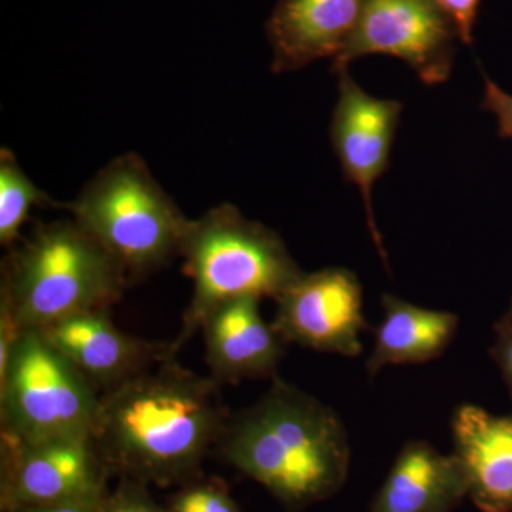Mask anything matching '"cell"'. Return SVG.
Instances as JSON below:
<instances>
[{
	"instance_id": "obj_1",
	"label": "cell",
	"mask_w": 512,
	"mask_h": 512,
	"mask_svg": "<svg viewBox=\"0 0 512 512\" xmlns=\"http://www.w3.org/2000/svg\"><path fill=\"white\" fill-rule=\"evenodd\" d=\"M220 387L168 353L101 393L92 439L111 473L160 487L201 478L231 417Z\"/></svg>"
},
{
	"instance_id": "obj_2",
	"label": "cell",
	"mask_w": 512,
	"mask_h": 512,
	"mask_svg": "<svg viewBox=\"0 0 512 512\" xmlns=\"http://www.w3.org/2000/svg\"><path fill=\"white\" fill-rule=\"evenodd\" d=\"M229 417L220 453L286 507H308L338 494L349 476L348 431L335 410L281 377Z\"/></svg>"
},
{
	"instance_id": "obj_3",
	"label": "cell",
	"mask_w": 512,
	"mask_h": 512,
	"mask_svg": "<svg viewBox=\"0 0 512 512\" xmlns=\"http://www.w3.org/2000/svg\"><path fill=\"white\" fill-rule=\"evenodd\" d=\"M127 275L74 221L40 225L3 262L0 308L22 332L109 311Z\"/></svg>"
},
{
	"instance_id": "obj_4",
	"label": "cell",
	"mask_w": 512,
	"mask_h": 512,
	"mask_svg": "<svg viewBox=\"0 0 512 512\" xmlns=\"http://www.w3.org/2000/svg\"><path fill=\"white\" fill-rule=\"evenodd\" d=\"M180 255L194 292L180 335L168 345L175 357L218 306L242 298L276 299L303 274L276 232L229 204L188 222Z\"/></svg>"
},
{
	"instance_id": "obj_5",
	"label": "cell",
	"mask_w": 512,
	"mask_h": 512,
	"mask_svg": "<svg viewBox=\"0 0 512 512\" xmlns=\"http://www.w3.org/2000/svg\"><path fill=\"white\" fill-rule=\"evenodd\" d=\"M66 208L127 278L180 254L190 222L134 154L114 158Z\"/></svg>"
},
{
	"instance_id": "obj_6",
	"label": "cell",
	"mask_w": 512,
	"mask_h": 512,
	"mask_svg": "<svg viewBox=\"0 0 512 512\" xmlns=\"http://www.w3.org/2000/svg\"><path fill=\"white\" fill-rule=\"evenodd\" d=\"M99 402L96 387L40 330L20 333L0 366L2 439H89Z\"/></svg>"
},
{
	"instance_id": "obj_7",
	"label": "cell",
	"mask_w": 512,
	"mask_h": 512,
	"mask_svg": "<svg viewBox=\"0 0 512 512\" xmlns=\"http://www.w3.org/2000/svg\"><path fill=\"white\" fill-rule=\"evenodd\" d=\"M457 37L434 0H366L359 25L332 70L342 72L359 57L392 56L433 86L450 77Z\"/></svg>"
},
{
	"instance_id": "obj_8",
	"label": "cell",
	"mask_w": 512,
	"mask_h": 512,
	"mask_svg": "<svg viewBox=\"0 0 512 512\" xmlns=\"http://www.w3.org/2000/svg\"><path fill=\"white\" fill-rule=\"evenodd\" d=\"M110 473L92 437L2 439V510L96 500L109 491Z\"/></svg>"
},
{
	"instance_id": "obj_9",
	"label": "cell",
	"mask_w": 512,
	"mask_h": 512,
	"mask_svg": "<svg viewBox=\"0 0 512 512\" xmlns=\"http://www.w3.org/2000/svg\"><path fill=\"white\" fill-rule=\"evenodd\" d=\"M276 301L275 329L286 343L346 357L362 355L367 329L359 279L345 268L303 274Z\"/></svg>"
},
{
	"instance_id": "obj_10",
	"label": "cell",
	"mask_w": 512,
	"mask_h": 512,
	"mask_svg": "<svg viewBox=\"0 0 512 512\" xmlns=\"http://www.w3.org/2000/svg\"><path fill=\"white\" fill-rule=\"evenodd\" d=\"M339 97L333 111V148L346 180L362 192L370 234L387 266L383 238L373 211V185L389 168L394 137L403 106L396 100L376 99L367 94L350 76L348 69L338 73Z\"/></svg>"
},
{
	"instance_id": "obj_11",
	"label": "cell",
	"mask_w": 512,
	"mask_h": 512,
	"mask_svg": "<svg viewBox=\"0 0 512 512\" xmlns=\"http://www.w3.org/2000/svg\"><path fill=\"white\" fill-rule=\"evenodd\" d=\"M90 383L104 393L168 355L117 328L107 311L83 312L40 330Z\"/></svg>"
},
{
	"instance_id": "obj_12",
	"label": "cell",
	"mask_w": 512,
	"mask_h": 512,
	"mask_svg": "<svg viewBox=\"0 0 512 512\" xmlns=\"http://www.w3.org/2000/svg\"><path fill=\"white\" fill-rule=\"evenodd\" d=\"M205 359L211 377L221 384L274 379L285 355V339L259 311V299L224 303L202 323Z\"/></svg>"
},
{
	"instance_id": "obj_13",
	"label": "cell",
	"mask_w": 512,
	"mask_h": 512,
	"mask_svg": "<svg viewBox=\"0 0 512 512\" xmlns=\"http://www.w3.org/2000/svg\"><path fill=\"white\" fill-rule=\"evenodd\" d=\"M366 0H279L266 33L276 73L338 59L362 18Z\"/></svg>"
},
{
	"instance_id": "obj_14",
	"label": "cell",
	"mask_w": 512,
	"mask_h": 512,
	"mask_svg": "<svg viewBox=\"0 0 512 512\" xmlns=\"http://www.w3.org/2000/svg\"><path fill=\"white\" fill-rule=\"evenodd\" d=\"M451 436L468 498L483 512H512V413L494 416L461 404L451 417Z\"/></svg>"
},
{
	"instance_id": "obj_15",
	"label": "cell",
	"mask_w": 512,
	"mask_h": 512,
	"mask_svg": "<svg viewBox=\"0 0 512 512\" xmlns=\"http://www.w3.org/2000/svg\"><path fill=\"white\" fill-rule=\"evenodd\" d=\"M466 497V473L456 454H441L427 441H409L369 512H451Z\"/></svg>"
},
{
	"instance_id": "obj_16",
	"label": "cell",
	"mask_w": 512,
	"mask_h": 512,
	"mask_svg": "<svg viewBox=\"0 0 512 512\" xmlns=\"http://www.w3.org/2000/svg\"><path fill=\"white\" fill-rule=\"evenodd\" d=\"M382 306L384 318L366 362L370 379L386 366L439 359L456 336L460 318L454 313L430 311L389 293L382 296Z\"/></svg>"
},
{
	"instance_id": "obj_17",
	"label": "cell",
	"mask_w": 512,
	"mask_h": 512,
	"mask_svg": "<svg viewBox=\"0 0 512 512\" xmlns=\"http://www.w3.org/2000/svg\"><path fill=\"white\" fill-rule=\"evenodd\" d=\"M47 202V197L35 184L9 150L0 154V242L12 245L36 205Z\"/></svg>"
},
{
	"instance_id": "obj_18",
	"label": "cell",
	"mask_w": 512,
	"mask_h": 512,
	"mask_svg": "<svg viewBox=\"0 0 512 512\" xmlns=\"http://www.w3.org/2000/svg\"><path fill=\"white\" fill-rule=\"evenodd\" d=\"M168 512H244L232 500L227 487L217 480L201 478L184 485L180 493L171 498Z\"/></svg>"
},
{
	"instance_id": "obj_19",
	"label": "cell",
	"mask_w": 512,
	"mask_h": 512,
	"mask_svg": "<svg viewBox=\"0 0 512 512\" xmlns=\"http://www.w3.org/2000/svg\"><path fill=\"white\" fill-rule=\"evenodd\" d=\"M99 512H168L151 498L146 485L123 478L113 491L101 500Z\"/></svg>"
},
{
	"instance_id": "obj_20",
	"label": "cell",
	"mask_w": 512,
	"mask_h": 512,
	"mask_svg": "<svg viewBox=\"0 0 512 512\" xmlns=\"http://www.w3.org/2000/svg\"><path fill=\"white\" fill-rule=\"evenodd\" d=\"M456 29L458 39L473 45L481 0H434Z\"/></svg>"
},
{
	"instance_id": "obj_21",
	"label": "cell",
	"mask_w": 512,
	"mask_h": 512,
	"mask_svg": "<svg viewBox=\"0 0 512 512\" xmlns=\"http://www.w3.org/2000/svg\"><path fill=\"white\" fill-rule=\"evenodd\" d=\"M484 97L481 109L490 111L498 121V136L512 138V96L504 92L483 73Z\"/></svg>"
},
{
	"instance_id": "obj_22",
	"label": "cell",
	"mask_w": 512,
	"mask_h": 512,
	"mask_svg": "<svg viewBox=\"0 0 512 512\" xmlns=\"http://www.w3.org/2000/svg\"><path fill=\"white\" fill-rule=\"evenodd\" d=\"M495 342L491 348V356L503 373L505 383L512 396V328L497 323L495 325Z\"/></svg>"
},
{
	"instance_id": "obj_23",
	"label": "cell",
	"mask_w": 512,
	"mask_h": 512,
	"mask_svg": "<svg viewBox=\"0 0 512 512\" xmlns=\"http://www.w3.org/2000/svg\"><path fill=\"white\" fill-rule=\"evenodd\" d=\"M103 497L96 498V500L72 501V503L15 508V510L5 512H99L100 503L101 500H103Z\"/></svg>"
},
{
	"instance_id": "obj_24",
	"label": "cell",
	"mask_w": 512,
	"mask_h": 512,
	"mask_svg": "<svg viewBox=\"0 0 512 512\" xmlns=\"http://www.w3.org/2000/svg\"><path fill=\"white\" fill-rule=\"evenodd\" d=\"M498 323H501V325L504 326H508V328H512V302L510 309H508L507 315H504Z\"/></svg>"
}]
</instances>
